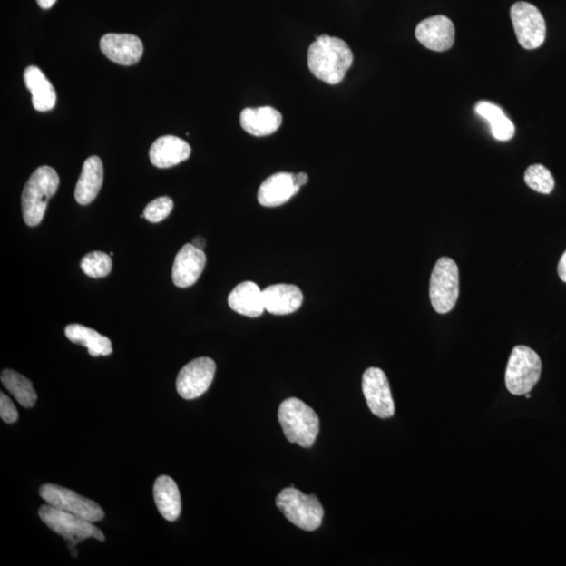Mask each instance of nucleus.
<instances>
[{
  "instance_id": "30",
  "label": "nucleus",
  "mask_w": 566,
  "mask_h": 566,
  "mask_svg": "<svg viewBox=\"0 0 566 566\" xmlns=\"http://www.w3.org/2000/svg\"><path fill=\"white\" fill-rule=\"evenodd\" d=\"M558 275L561 279L566 283V251L561 256L558 264Z\"/></svg>"
},
{
  "instance_id": "18",
  "label": "nucleus",
  "mask_w": 566,
  "mask_h": 566,
  "mask_svg": "<svg viewBox=\"0 0 566 566\" xmlns=\"http://www.w3.org/2000/svg\"><path fill=\"white\" fill-rule=\"evenodd\" d=\"M229 307L234 312L256 318L265 312L264 292L253 281L239 283L229 295Z\"/></svg>"
},
{
  "instance_id": "6",
  "label": "nucleus",
  "mask_w": 566,
  "mask_h": 566,
  "mask_svg": "<svg viewBox=\"0 0 566 566\" xmlns=\"http://www.w3.org/2000/svg\"><path fill=\"white\" fill-rule=\"evenodd\" d=\"M429 295L436 313L447 314L460 296V271L453 259L441 258L431 273Z\"/></svg>"
},
{
  "instance_id": "2",
  "label": "nucleus",
  "mask_w": 566,
  "mask_h": 566,
  "mask_svg": "<svg viewBox=\"0 0 566 566\" xmlns=\"http://www.w3.org/2000/svg\"><path fill=\"white\" fill-rule=\"evenodd\" d=\"M278 420L288 442L311 448L318 436L320 421L314 409L296 397L280 404Z\"/></svg>"
},
{
  "instance_id": "17",
  "label": "nucleus",
  "mask_w": 566,
  "mask_h": 566,
  "mask_svg": "<svg viewBox=\"0 0 566 566\" xmlns=\"http://www.w3.org/2000/svg\"><path fill=\"white\" fill-rule=\"evenodd\" d=\"M266 311L274 315H288L298 311L302 306L303 295L298 287L293 285L269 286L264 289Z\"/></svg>"
},
{
  "instance_id": "33",
  "label": "nucleus",
  "mask_w": 566,
  "mask_h": 566,
  "mask_svg": "<svg viewBox=\"0 0 566 566\" xmlns=\"http://www.w3.org/2000/svg\"><path fill=\"white\" fill-rule=\"evenodd\" d=\"M57 0H37L40 8L44 10L51 9L55 5Z\"/></svg>"
},
{
  "instance_id": "23",
  "label": "nucleus",
  "mask_w": 566,
  "mask_h": 566,
  "mask_svg": "<svg viewBox=\"0 0 566 566\" xmlns=\"http://www.w3.org/2000/svg\"><path fill=\"white\" fill-rule=\"evenodd\" d=\"M66 338L75 345L85 346L92 356H110L112 353V341L96 330L81 325L65 327Z\"/></svg>"
},
{
  "instance_id": "20",
  "label": "nucleus",
  "mask_w": 566,
  "mask_h": 566,
  "mask_svg": "<svg viewBox=\"0 0 566 566\" xmlns=\"http://www.w3.org/2000/svg\"><path fill=\"white\" fill-rule=\"evenodd\" d=\"M103 178L102 161L97 156L87 159L75 189L77 203L83 206L91 204L98 197L101 187L103 185Z\"/></svg>"
},
{
  "instance_id": "26",
  "label": "nucleus",
  "mask_w": 566,
  "mask_h": 566,
  "mask_svg": "<svg viewBox=\"0 0 566 566\" xmlns=\"http://www.w3.org/2000/svg\"><path fill=\"white\" fill-rule=\"evenodd\" d=\"M524 181L534 191L542 194H550L554 190L555 180L552 174L541 164L532 165L524 173Z\"/></svg>"
},
{
  "instance_id": "3",
  "label": "nucleus",
  "mask_w": 566,
  "mask_h": 566,
  "mask_svg": "<svg viewBox=\"0 0 566 566\" xmlns=\"http://www.w3.org/2000/svg\"><path fill=\"white\" fill-rule=\"evenodd\" d=\"M59 187L58 173L50 166H42L34 172L24 188L22 208L24 220L29 227L43 221L49 200Z\"/></svg>"
},
{
  "instance_id": "11",
  "label": "nucleus",
  "mask_w": 566,
  "mask_h": 566,
  "mask_svg": "<svg viewBox=\"0 0 566 566\" xmlns=\"http://www.w3.org/2000/svg\"><path fill=\"white\" fill-rule=\"evenodd\" d=\"M362 390L372 413L380 419H389L395 415L392 390L385 373L382 369L370 367L362 377Z\"/></svg>"
},
{
  "instance_id": "25",
  "label": "nucleus",
  "mask_w": 566,
  "mask_h": 566,
  "mask_svg": "<svg viewBox=\"0 0 566 566\" xmlns=\"http://www.w3.org/2000/svg\"><path fill=\"white\" fill-rule=\"evenodd\" d=\"M3 385L8 392L15 397L20 405L25 408H32L37 401V394L33 387V384L23 375L15 370L5 369L0 376Z\"/></svg>"
},
{
  "instance_id": "1",
  "label": "nucleus",
  "mask_w": 566,
  "mask_h": 566,
  "mask_svg": "<svg viewBox=\"0 0 566 566\" xmlns=\"http://www.w3.org/2000/svg\"><path fill=\"white\" fill-rule=\"evenodd\" d=\"M354 62L352 50L346 42L337 37L322 35L309 46L307 63L316 78L330 85L345 79Z\"/></svg>"
},
{
  "instance_id": "27",
  "label": "nucleus",
  "mask_w": 566,
  "mask_h": 566,
  "mask_svg": "<svg viewBox=\"0 0 566 566\" xmlns=\"http://www.w3.org/2000/svg\"><path fill=\"white\" fill-rule=\"evenodd\" d=\"M81 269L92 278H106L112 271V261L111 255L94 251L84 256L81 260Z\"/></svg>"
},
{
  "instance_id": "12",
  "label": "nucleus",
  "mask_w": 566,
  "mask_h": 566,
  "mask_svg": "<svg viewBox=\"0 0 566 566\" xmlns=\"http://www.w3.org/2000/svg\"><path fill=\"white\" fill-rule=\"evenodd\" d=\"M415 36L424 47L431 51H448L454 44V24L444 15L430 17L423 20L416 26Z\"/></svg>"
},
{
  "instance_id": "31",
  "label": "nucleus",
  "mask_w": 566,
  "mask_h": 566,
  "mask_svg": "<svg viewBox=\"0 0 566 566\" xmlns=\"http://www.w3.org/2000/svg\"><path fill=\"white\" fill-rule=\"evenodd\" d=\"M294 183L296 186L301 188L307 183L308 177L305 172H300L298 174H293Z\"/></svg>"
},
{
  "instance_id": "9",
  "label": "nucleus",
  "mask_w": 566,
  "mask_h": 566,
  "mask_svg": "<svg viewBox=\"0 0 566 566\" xmlns=\"http://www.w3.org/2000/svg\"><path fill=\"white\" fill-rule=\"evenodd\" d=\"M519 44L525 50L541 47L547 35L545 20L535 5L529 3H516L510 11Z\"/></svg>"
},
{
  "instance_id": "10",
  "label": "nucleus",
  "mask_w": 566,
  "mask_h": 566,
  "mask_svg": "<svg viewBox=\"0 0 566 566\" xmlns=\"http://www.w3.org/2000/svg\"><path fill=\"white\" fill-rule=\"evenodd\" d=\"M217 364L207 356L188 363L181 369L177 379V390L185 400H194L203 395L214 379Z\"/></svg>"
},
{
  "instance_id": "5",
  "label": "nucleus",
  "mask_w": 566,
  "mask_h": 566,
  "mask_svg": "<svg viewBox=\"0 0 566 566\" xmlns=\"http://www.w3.org/2000/svg\"><path fill=\"white\" fill-rule=\"evenodd\" d=\"M542 370V360L535 350L518 346L510 356L505 370V385L512 395H527L541 379Z\"/></svg>"
},
{
  "instance_id": "13",
  "label": "nucleus",
  "mask_w": 566,
  "mask_h": 566,
  "mask_svg": "<svg viewBox=\"0 0 566 566\" xmlns=\"http://www.w3.org/2000/svg\"><path fill=\"white\" fill-rule=\"evenodd\" d=\"M100 49L112 63L133 65L143 55V44L132 34H106L100 40Z\"/></svg>"
},
{
  "instance_id": "29",
  "label": "nucleus",
  "mask_w": 566,
  "mask_h": 566,
  "mask_svg": "<svg viewBox=\"0 0 566 566\" xmlns=\"http://www.w3.org/2000/svg\"><path fill=\"white\" fill-rule=\"evenodd\" d=\"M0 416L5 423L15 424L18 420V411L8 395H0Z\"/></svg>"
},
{
  "instance_id": "7",
  "label": "nucleus",
  "mask_w": 566,
  "mask_h": 566,
  "mask_svg": "<svg viewBox=\"0 0 566 566\" xmlns=\"http://www.w3.org/2000/svg\"><path fill=\"white\" fill-rule=\"evenodd\" d=\"M39 517L52 531L69 541L73 549L87 538L105 542L102 532L94 527L93 522L71 514L69 512L54 508L50 504L46 503L40 508Z\"/></svg>"
},
{
  "instance_id": "14",
  "label": "nucleus",
  "mask_w": 566,
  "mask_h": 566,
  "mask_svg": "<svg viewBox=\"0 0 566 566\" xmlns=\"http://www.w3.org/2000/svg\"><path fill=\"white\" fill-rule=\"evenodd\" d=\"M207 258L203 250L187 244L181 249L172 266V281L179 288H189L199 280L204 272Z\"/></svg>"
},
{
  "instance_id": "19",
  "label": "nucleus",
  "mask_w": 566,
  "mask_h": 566,
  "mask_svg": "<svg viewBox=\"0 0 566 566\" xmlns=\"http://www.w3.org/2000/svg\"><path fill=\"white\" fill-rule=\"evenodd\" d=\"M281 113L271 106L246 109L240 113V125L255 137H266L279 130Z\"/></svg>"
},
{
  "instance_id": "24",
  "label": "nucleus",
  "mask_w": 566,
  "mask_h": 566,
  "mask_svg": "<svg viewBox=\"0 0 566 566\" xmlns=\"http://www.w3.org/2000/svg\"><path fill=\"white\" fill-rule=\"evenodd\" d=\"M476 112L484 120H487L492 134L498 141H509L514 137L515 126L512 121L505 116L501 107L493 103L482 101L476 105Z\"/></svg>"
},
{
  "instance_id": "15",
  "label": "nucleus",
  "mask_w": 566,
  "mask_h": 566,
  "mask_svg": "<svg viewBox=\"0 0 566 566\" xmlns=\"http://www.w3.org/2000/svg\"><path fill=\"white\" fill-rule=\"evenodd\" d=\"M299 190L300 188L294 183L292 173L279 172L261 184L258 198L261 206L278 207L288 203Z\"/></svg>"
},
{
  "instance_id": "28",
  "label": "nucleus",
  "mask_w": 566,
  "mask_h": 566,
  "mask_svg": "<svg viewBox=\"0 0 566 566\" xmlns=\"http://www.w3.org/2000/svg\"><path fill=\"white\" fill-rule=\"evenodd\" d=\"M173 210V200L168 197H161L151 201L144 209V218L157 224L167 219L168 215Z\"/></svg>"
},
{
  "instance_id": "32",
  "label": "nucleus",
  "mask_w": 566,
  "mask_h": 566,
  "mask_svg": "<svg viewBox=\"0 0 566 566\" xmlns=\"http://www.w3.org/2000/svg\"><path fill=\"white\" fill-rule=\"evenodd\" d=\"M191 244L195 248L200 249V250H204V248L206 247V239L201 238V236H197V238L193 239Z\"/></svg>"
},
{
  "instance_id": "8",
  "label": "nucleus",
  "mask_w": 566,
  "mask_h": 566,
  "mask_svg": "<svg viewBox=\"0 0 566 566\" xmlns=\"http://www.w3.org/2000/svg\"><path fill=\"white\" fill-rule=\"evenodd\" d=\"M39 494L52 507L69 512L93 523L102 521L105 516L103 509L97 503L57 484H44L39 490Z\"/></svg>"
},
{
  "instance_id": "16",
  "label": "nucleus",
  "mask_w": 566,
  "mask_h": 566,
  "mask_svg": "<svg viewBox=\"0 0 566 566\" xmlns=\"http://www.w3.org/2000/svg\"><path fill=\"white\" fill-rule=\"evenodd\" d=\"M191 147L183 139L174 136L159 138L151 147V164L158 168H171L190 157Z\"/></svg>"
},
{
  "instance_id": "22",
  "label": "nucleus",
  "mask_w": 566,
  "mask_h": 566,
  "mask_svg": "<svg viewBox=\"0 0 566 566\" xmlns=\"http://www.w3.org/2000/svg\"><path fill=\"white\" fill-rule=\"evenodd\" d=\"M158 510L167 522L178 521L181 512V498L177 483L170 476H160L153 487Z\"/></svg>"
},
{
  "instance_id": "34",
  "label": "nucleus",
  "mask_w": 566,
  "mask_h": 566,
  "mask_svg": "<svg viewBox=\"0 0 566 566\" xmlns=\"http://www.w3.org/2000/svg\"><path fill=\"white\" fill-rule=\"evenodd\" d=\"M525 395V397H527V399H531V395H530V393H529V394H527V395Z\"/></svg>"
},
{
  "instance_id": "21",
  "label": "nucleus",
  "mask_w": 566,
  "mask_h": 566,
  "mask_svg": "<svg viewBox=\"0 0 566 566\" xmlns=\"http://www.w3.org/2000/svg\"><path fill=\"white\" fill-rule=\"evenodd\" d=\"M24 80L31 92L34 109L45 112L55 107L57 100L55 89L42 70L35 65L26 67Z\"/></svg>"
},
{
  "instance_id": "4",
  "label": "nucleus",
  "mask_w": 566,
  "mask_h": 566,
  "mask_svg": "<svg viewBox=\"0 0 566 566\" xmlns=\"http://www.w3.org/2000/svg\"><path fill=\"white\" fill-rule=\"evenodd\" d=\"M276 505L289 522L301 530L312 532L320 528L325 510L315 494L307 495L294 487L282 490Z\"/></svg>"
}]
</instances>
